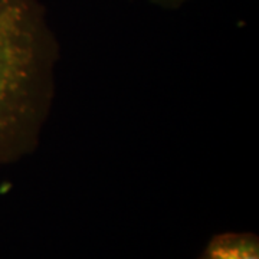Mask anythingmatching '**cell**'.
Here are the masks:
<instances>
[{
	"label": "cell",
	"instance_id": "6da1fadb",
	"mask_svg": "<svg viewBox=\"0 0 259 259\" xmlns=\"http://www.w3.org/2000/svg\"><path fill=\"white\" fill-rule=\"evenodd\" d=\"M59 42L40 0H0V170L36 150L56 91Z\"/></svg>",
	"mask_w": 259,
	"mask_h": 259
},
{
	"label": "cell",
	"instance_id": "7a4b0ae2",
	"mask_svg": "<svg viewBox=\"0 0 259 259\" xmlns=\"http://www.w3.org/2000/svg\"><path fill=\"white\" fill-rule=\"evenodd\" d=\"M199 259H259V238L248 232L216 235Z\"/></svg>",
	"mask_w": 259,
	"mask_h": 259
},
{
	"label": "cell",
	"instance_id": "3957f363",
	"mask_svg": "<svg viewBox=\"0 0 259 259\" xmlns=\"http://www.w3.org/2000/svg\"><path fill=\"white\" fill-rule=\"evenodd\" d=\"M151 3L161 6V8H166V9H177L180 8L183 3H186L187 0H150Z\"/></svg>",
	"mask_w": 259,
	"mask_h": 259
}]
</instances>
